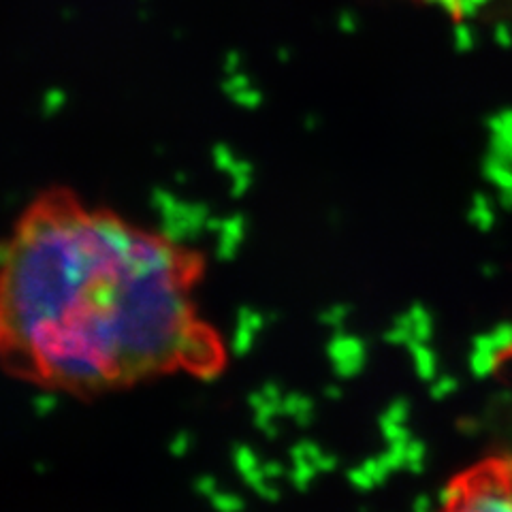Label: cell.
Wrapping results in <instances>:
<instances>
[{"instance_id":"1","label":"cell","mask_w":512,"mask_h":512,"mask_svg":"<svg viewBox=\"0 0 512 512\" xmlns=\"http://www.w3.org/2000/svg\"><path fill=\"white\" fill-rule=\"evenodd\" d=\"M205 280L197 246L73 188H45L0 237V372L82 402L214 382L231 348L205 314Z\"/></svg>"},{"instance_id":"2","label":"cell","mask_w":512,"mask_h":512,"mask_svg":"<svg viewBox=\"0 0 512 512\" xmlns=\"http://www.w3.org/2000/svg\"><path fill=\"white\" fill-rule=\"evenodd\" d=\"M431 512H512V453L495 451L463 466Z\"/></svg>"},{"instance_id":"3","label":"cell","mask_w":512,"mask_h":512,"mask_svg":"<svg viewBox=\"0 0 512 512\" xmlns=\"http://www.w3.org/2000/svg\"><path fill=\"white\" fill-rule=\"evenodd\" d=\"M414 3H421L429 9L444 13L446 18L453 20H470L483 11L491 0H414Z\"/></svg>"}]
</instances>
